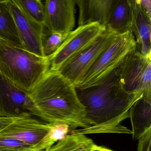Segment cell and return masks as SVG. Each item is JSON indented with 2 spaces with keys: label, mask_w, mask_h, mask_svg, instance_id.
Wrapping results in <instances>:
<instances>
[{
  "label": "cell",
  "mask_w": 151,
  "mask_h": 151,
  "mask_svg": "<svg viewBox=\"0 0 151 151\" xmlns=\"http://www.w3.org/2000/svg\"><path fill=\"white\" fill-rule=\"evenodd\" d=\"M78 96L85 107L86 117L91 126L72 131L78 134L125 133L131 131L121 124L129 117L132 106L143 95L131 94L121 86L115 70L97 86L85 89H77Z\"/></svg>",
  "instance_id": "obj_1"
},
{
  "label": "cell",
  "mask_w": 151,
  "mask_h": 151,
  "mask_svg": "<svg viewBox=\"0 0 151 151\" xmlns=\"http://www.w3.org/2000/svg\"><path fill=\"white\" fill-rule=\"evenodd\" d=\"M28 93L39 117L48 123L65 124L72 131L91 126L76 86L57 71L48 70Z\"/></svg>",
  "instance_id": "obj_2"
},
{
  "label": "cell",
  "mask_w": 151,
  "mask_h": 151,
  "mask_svg": "<svg viewBox=\"0 0 151 151\" xmlns=\"http://www.w3.org/2000/svg\"><path fill=\"white\" fill-rule=\"evenodd\" d=\"M50 68L47 57H40L22 46L0 38V74L29 92Z\"/></svg>",
  "instance_id": "obj_3"
},
{
  "label": "cell",
  "mask_w": 151,
  "mask_h": 151,
  "mask_svg": "<svg viewBox=\"0 0 151 151\" xmlns=\"http://www.w3.org/2000/svg\"><path fill=\"white\" fill-rule=\"evenodd\" d=\"M136 49L135 38L130 31L116 35L76 88L87 89L100 84L116 70L125 56Z\"/></svg>",
  "instance_id": "obj_4"
},
{
  "label": "cell",
  "mask_w": 151,
  "mask_h": 151,
  "mask_svg": "<svg viewBox=\"0 0 151 151\" xmlns=\"http://www.w3.org/2000/svg\"><path fill=\"white\" fill-rule=\"evenodd\" d=\"M115 72L126 92L151 97V55L144 56L136 49L125 56Z\"/></svg>",
  "instance_id": "obj_5"
},
{
  "label": "cell",
  "mask_w": 151,
  "mask_h": 151,
  "mask_svg": "<svg viewBox=\"0 0 151 151\" xmlns=\"http://www.w3.org/2000/svg\"><path fill=\"white\" fill-rule=\"evenodd\" d=\"M116 35L106 30L94 42L65 62L56 71L76 87Z\"/></svg>",
  "instance_id": "obj_6"
},
{
  "label": "cell",
  "mask_w": 151,
  "mask_h": 151,
  "mask_svg": "<svg viewBox=\"0 0 151 151\" xmlns=\"http://www.w3.org/2000/svg\"><path fill=\"white\" fill-rule=\"evenodd\" d=\"M106 30L97 23L78 26L69 34L59 49L47 57L49 70L57 71L65 62L92 44Z\"/></svg>",
  "instance_id": "obj_7"
},
{
  "label": "cell",
  "mask_w": 151,
  "mask_h": 151,
  "mask_svg": "<svg viewBox=\"0 0 151 151\" xmlns=\"http://www.w3.org/2000/svg\"><path fill=\"white\" fill-rule=\"evenodd\" d=\"M40 117L28 92L0 74V116Z\"/></svg>",
  "instance_id": "obj_8"
},
{
  "label": "cell",
  "mask_w": 151,
  "mask_h": 151,
  "mask_svg": "<svg viewBox=\"0 0 151 151\" xmlns=\"http://www.w3.org/2000/svg\"><path fill=\"white\" fill-rule=\"evenodd\" d=\"M51 126V123L41 122L32 116L17 117L0 130V136L15 139L40 150V147Z\"/></svg>",
  "instance_id": "obj_9"
},
{
  "label": "cell",
  "mask_w": 151,
  "mask_h": 151,
  "mask_svg": "<svg viewBox=\"0 0 151 151\" xmlns=\"http://www.w3.org/2000/svg\"><path fill=\"white\" fill-rule=\"evenodd\" d=\"M7 4L14 19L23 47L36 55L45 57L42 45L45 29L44 24L37 22L27 16L14 0H8Z\"/></svg>",
  "instance_id": "obj_10"
},
{
  "label": "cell",
  "mask_w": 151,
  "mask_h": 151,
  "mask_svg": "<svg viewBox=\"0 0 151 151\" xmlns=\"http://www.w3.org/2000/svg\"><path fill=\"white\" fill-rule=\"evenodd\" d=\"M75 0H46L44 25L49 31L69 34L76 26Z\"/></svg>",
  "instance_id": "obj_11"
},
{
  "label": "cell",
  "mask_w": 151,
  "mask_h": 151,
  "mask_svg": "<svg viewBox=\"0 0 151 151\" xmlns=\"http://www.w3.org/2000/svg\"><path fill=\"white\" fill-rule=\"evenodd\" d=\"M132 18L130 31L135 38L136 49L144 56L151 55V17L137 0H132Z\"/></svg>",
  "instance_id": "obj_12"
},
{
  "label": "cell",
  "mask_w": 151,
  "mask_h": 151,
  "mask_svg": "<svg viewBox=\"0 0 151 151\" xmlns=\"http://www.w3.org/2000/svg\"><path fill=\"white\" fill-rule=\"evenodd\" d=\"M79 9L78 26L97 23L106 29L114 0H75Z\"/></svg>",
  "instance_id": "obj_13"
},
{
  "label": "cell",
  "mask_w": 151,
  "mask_h": 151,
  "mask_svg": "<svg viewBox=\"0 0 151 151\" xmlns=\"http://www.w3.org/2000/svg\"><path fill=\"white\" fill-rule=\"evenodd\" d=\"M129 117L134 139L151 129V97L143 96L137 100L131 107Z\"/></svg>",
  "instance_id": "obj_14"
},
{
  "label": "cell",
  "mask_w": 151,
  "mask_h": 151,
  "mask_svg": "<svg viewBox=\"0 0 151 151\" xmlns=\"http://www.w3.org/2000/svg\"><path fill=\"white\" fill-rule=\"evenodd\" d=\"M132 14V0H114L106 30L116 35L130 31Z\"/></svg>",
  "instance_id": "obj_15"
},
{
  "label": "cell",
  "mask_w": 151,
  "mask_h": 151,
  "mask_svg": "<svg viewBox=\"0 0 151 151\" xmlns=\"http://www.w3.org/2000/svg\"><path fill=\"white\" fill-rule=\"evenodd\" d=\"M0 38L22 46L17 27L8 5L7 1H0Z\"/></svg>",
  "instance_id": "obj_16"
},
{
  "label": "cell",
  "mask_w": 151,
  "mask_h": 151,
  "mask_svg": "<svg viewBox=\"0 0 151 151\" xmlns=\"http://www.w3.org/2000/svg\"><path fill=\"white\" fill-rule=\"evenodd\" d=\"M95 145L92 139L85 134L72 133L66 135L45 151H91Z\"/></svg>",
  "instance_id": "obj_17"
},
{
  "label": "cell",
  "mask_w": 151,
  "mask_h": 151,
  "mask_svg": "<svg viewBox=\"0 0 151 151\" xmlns=\"http://www.w3.org/2000/svg\"><path fill=\"white\" fill-rule=\"evenodd\" d=\"M19 8L27 16L44 24L45 6L40 0H14Z\"/></svg>",
  "instance_id": "obj_18"
},
{
  "label": "cell",
  "mask_w": 151,
  "mask_h": 151,
  "mask_svg": "<svg viewBox=\"0 0 151 151\" xmlns=\"http://www.w3.org/2000/svg\"><path fill=\"white\" fill-rule=\"evenodd\" d=\"M69 34L53 32L45 28L42 45L44 56L48 57L54 53L66 39Z\"/></svg>",
  "instance_id": "obj_19"
},
{
  "label": "cell",
  "mask_w": 151,
  "mask_h": 151,
  "mask_svg": "<svg viewBox=\"0 0 151 151\" xmlns=\"http://www.w3.org/2000/svg\"><path fill=\"white\" fill-rule=\"evenodd\" d=\"M70 130L69 127L65 124L51 123L50 130L40 145V149L45 151L51 148L68 135Z\"/></svg>",
  "instance_id": "obj_20"
},
{
  "label": "cell",
  "mask_w": 151,
  "mask_h": 151,
  "mask_svg": "<svg viewBox=\"0 0 151 151\" xmlns=\"http://www.w3.org/2000/svg\"><path fill=\"white\" fill-rule=\"evenodd\" d=\"M0 151H44L12 138L0 136Z\"/></svg>",
  "instance_id": "obj_21"
},
{
  "label": "cell",
  "mask_w": 151,
  "mask_h": 151,
  "mask_svg": "<svg viewBox=\"0 0 151 151\" xmlns=\"http://www.w3.org/2000/svg\"><path fill=\"white\" fill-rule=\"evenodd\" d=\"M138 139V151H151V129L144 133Z\"/></svg>",
  "instance_id": "obj_22"
},
{
  "label": "cell",
  "mask_w": 151,
  "mask_h": 151,
  "mask_svg": "<svg viewBox=\"0 0 151 151\" xmlns=\"http://www.w3.org/2000/svg\"><path fill=\"white\" fill-rule=\"evenodd\" d=\"M142 9L151 17V0H137Z\"/></svg>",
  "instance_id": "obj_23"
},
{
  "label": "cell",
  "mask_w": 151,
  "mask_h": 151,
  "mask_svg": "<svg viewBox=\"0 0 151 151\" xmlns=\"http://www.w3.org/2000/svg\"><path fill=\"white\" fill-rule=\"evenodd\" d=\"M17 117L0 116V130L9 125Z\"/></svg>",
  "instance_id": "obj_24"
},
{
  "label": "cell",
  "mask_w": 151,
  "mask_h": 151,
  "mask_svg": "<svg viewBox=\"0 0 151 151\" xmlns=\"http://www.w3.org/2000/svg\"><path fill=\"white\" fill-rule=\"evenodd\" d=\"M104 148L103 147L99 146L96 145L91 151H102Z\"/></svg>",
  "instance_id": "obj_25"
},
{
  "label": "cell",
  "mask_w": 151,
  "mask_h": 151,
  "mask_svg": "<svg viewBox=\"0 0 151 151\" xmlns=\"http://www.w3.org/2000/svg\"><path fill=\"white\" fill-rule=\"evenodd\" d=\"M102 151H113L112 150H110V149H108V148H106V147H104L103 150H102Z\"/></svg>",
  "instance_id": "obj_26"
}]
</instances>
